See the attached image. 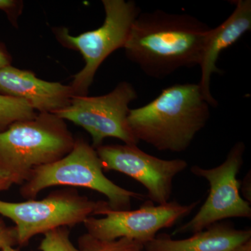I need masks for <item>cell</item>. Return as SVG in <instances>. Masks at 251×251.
Segmentation results:
<instances>
[{"label": "cell", "mask_w": 251, "mask_h": 251, "mask_svg": "<svg viewBox=\"0 0 251 251\" xmlns=\"http://www.w3.org/2000/svg\"><path fill=\"white\" fill-rule=\"evenodd\" d=\"M75 142L64 120L41 112L0 133V169L11 176L14 184H23L36 168L67 156Z\"/></svg>", "instance_id": "3"}, {"label": "cell", "mask_w": 251, "mask_h": 251, "mask_svg": "<svg viewBox=\"0 0 251 251\" xmlns=\"http://www.w3.org/2000/svg\"><path fill=\"white\" fill-rule=\"evenodd\" d=\"M231 2L235 6L232 14L208 33L199 66L201 78L198 84L204 99L212 107L217 106L218 102L211 94V80L213 74H221L217 67L220 54L251 30V0H235Z\"/></svg>", "instance_id": "11"}, {"label": "cell", "mask_w": 251, "mask_h": 251, "mask_svg": "<svg viewBox=\"0 0 251 251\" xmlns=\"http://www.w3.org/2000/svg\"><path fill=\"white\" fill-rule=\"evenodd\" d=\"M138 99V93L130 82H120L110 93L100 97L74 96L66 108L54 112L87 130L92 147L103 145L108 138L122 140L125 145H138L139 142L128 125L129 104Z\"/></svg>", "instance_id": "7"}, {"label": "cell", "mask_w": 251, "mask_h": 251, "mask_svg": "<svg viewBox=\"0 0 251 251\" xmlns=\"http://www.w3.org/2000/svg\"><path fill=\"white\" fill-rule=\"evenodd\" d=\"M210 117V105L199 84H176L151 102L130 109L128 125L138 142L158 151L182 152Z\"/></svg>", "instance_id": "2"}, {"label": "cell", "mask_w": 251, "mask_h": 251, "mask_svg": "<svg viewBox=\"0 0 251 251\" xmlns=\"http://www.w3.org/2000/svg\"><path fill=\"white\" fill-rule=\"evenodd\" d=\"M110 209L108 202L94 201L80 196L76 190L64 189L51 193L41 201L23 202L0 201V215L16 224L18 244L24 246L34 237L62 227L83 224L87 218L101 215Z\"/></svg>", "instance_id": "5"}, {"label": "cell", "mask_w": 251, "mask_h": 251, "mask_svg": "<svg viewBox=\"0 0 251 251\" xmlns=\"http://www.w3.org/2000/svg\"><path fill=\"white\" fill-rule=\"evenodd\" d=\"M251 172H249L241 183L240 188H242L243 195L245 198L244 200L250 204L251 202Z\"/></svg>", "instance_id": "19"}, {"label": "cell", "mask_w": 251, "mask_h": 251, "mask_svg": "<svg viewBox=\"0 0 251 251\" xmlns=\"http://www.w3.org/2000/svg\"><path fill=\"white\" fill-rule=\"evenodd\" d=\"M11 57L4 46L0 43V69L11 65Z\"/></svg>", "instance_id": "21"}, {"label": "cell", "mask_w": 251, "mask_h": 251, "mask_svg": "<svg viewBox=\"0 0 251 251\" xmlns=\"http://www.w3.org/2000/svg\"><path fill=\"white\" fill-rule=\"evenodd\" d=\"M0 94L24 99L34 110L50 113L66 108L75 96L71 86L41 80L11 65L0 69Z\"/></svg>", "instance_id": "12"}, {"label": "cell", "mask_w": 251, "mask_h": 251, "mask_svg": "<svg viewBox=\"0 0 251 251\" xmlns=\"http://www.w3.org/2000/svg\"><path fill=\"white\" fill-rule=\"evenodd\" d=\"M97 150L83 139L75 140L67 156L31 172L22 184L23 198L33 199L43 190L54 186L89 188L108 198L110 209L129 210L133 199L143 200L140 193L128 191L106 177Z\"/></svg>", "instance_id": "4"}, {"label": "cell", "mask_w": 251, "mask_h": 251, "mask_svg": "<svg viewBox=\"0 0 251 251\" xmlns=\"http://www.w3.org/2000/svg\"><path fill=\"white\" fill-rule=\"evenodd\" d=\"M245 144L237 142L230 149L224 163L211 169L198 166L191 173L209 183V196L191 221L178 227L173 234L202 231L211 225L229 218L251 219V204L241 196V182L237 179L244 163Z\"/></svg>", "instance_id": "8"}, {"label": "cell", "mask_w": 251, "mask_h": 251, "mask_svg": "<svg viewBox=\"0 0 251 251\" xmlns=\"http://www.w3.org/2000/svg\"><path fill=\"white\" fill-rule=\"evenodd\" d=\"M211 29L192 15L158 9L141 12L123 49L145 75L163 79L180 69L200 66Z\"/></svg>", "instance_id": "1"}, {"label": "cell", "mask_w": 251, "mask_h": 251, "mask_svg": "<svg viewBox=\"0 0 251 251\" xmlns=\"http://www.w3.org/2000/svg\"><path fill=\"white\" fill-rule=\"evenodd\" d=\"M14 184V180L11 176L0 169V191L8 189Z\"/></svg>", "instance_id": "20"}, {"label": "cell", "mask_w": 251, "mask_h": 251, "mask_svg": "<svg viewBox=\"0 0 251 251\" xmlns=\"http://www.w3.org/2000/svg\"><path fill=\"white\" fill-rule=\"evenodd\" d=\"M105 18L103 24L95 30L80 35L69 34L67 29L59 31L63 44L80 51L85 67L74 76L71 85L75 96H86L100 64L114 51L125 46L132 25L142 12L133 1L103 0Z\"/></svg>", "instance_id": "6"}, {"label": "cell", "mask_w": 251, "mask_h": 251, "mask_svg": "<svg viewBox=\"0 0 251 251\" xmlns=\"http://www.w3.org/2000/svg\"><path fill=\"white\" fill-rule=\"evenodd\" d=\"M1 251H18V250H16V249H14L13 247H9V246H8V247H5L3 248L2 249H1Z\"/></svg>", "instance_id": "23"}, {"label": "cell", "mask_w": 251, "mask_h": 251, "mask_svg": "<svg viewBox=\"0 0 251 251\" xmlns=\"http://www.w3.org/2000/svg\"><path fill=\"white\" fill-rule=\"evenodd\" d=\"M144 249L145 244L143 243L125 237L104 241L85 233L78 239V249L80 251H141Z\"/></svg>", "instance_id": "15"}, {"label": "cell", "mask_w": 251, "mask_h": 251, "mask_svg": "<svg viewBox=\"0 0 251 251\" xmlns=\"http://www.w3.org/2000/svg\"><path fill=\"white\" fill-rule=\"evenodd\" d=\"M145 251V250H143V251Z\"/></svg>", "instance_id": "24"}, {"label": "cell", "mask_w": 251, "mask_h": 251, "mask_svg": "<svg viewBox=\"0 0 251 251\" xmlns=\"http://www.w3.org/2000/svg\"><path fill=\"white\" fill-rule=\"evenodd\" d=\"M18 244L17 234L15 227H9L0 218V249L5 247H14Z\"/></svg>", "instance_id": "17"}, {"label": "cell", "mask_w": 251, "mask_h": 251, "mask_svg": "<svg viewBox=\"0 0 251 251\" xmlns=\"http://www.w3.org/2000/svg\"><path fill=\"white\" fill-rule=\"evenodd\" d=\"M96 150L103 171L119 172L136 180L148 191L149 201L158 205L170 202L173 179L188 167L184 159H161L138 145H101Z\"/></svg>", "instance_id": "10"}, {"label": "cell", "mask_w": 251, "mask_h": 251, "mask_svg": "<svg viewBox=\"0 0 251 251\" xmlns=\"http://www.w3.org/2000/svg\"><path fill=\"white\" fill-rule=\"evenodd\" d=\"M34 109L27 100L0 94V133L17 122L32 120Z\"/></svg>", "instance_id": "14"}, {"label": "cell", "mask_w": 251, "mask_h": 251, "mask_svg": "<svg viewBox=\"0 0 251 251\" xmlns=\"http://www.w3.org/2000/svg\"><path fill=\"white\" fill-rule=\"evenodd\" d=\"M44 235L39 248L41 251H80L71 241L67 227L52 229Z\"/></svg>", "instance_id": "16"}, {"label": "cell", "mask_w": 251, "mask_h": 251, "mask_svg": "<svg viewBox=\"0 0 251 251\" xmlns=\"http://www.w3.org/2000/svg\"><path fill=\"white\" fill-rule=\"evenodd\" d=\"M251 239V229H237L226 223H216L192 237L175 240L167 234L145 244L146 251H232Z\"/></svg>", "instance_id": "13"}, {"label": "cell", "mask_w": 251, "mask_h": 251, "mask_svg": "<svg viewBox=\"0 0 251 251\" xmlns=\"http://www.w3.org/2000/svg\"><path fill=\"white\" fill-rule=\"evenodd\" d=\"M232 251H251V239L247 242L238 246Z\"/></svg>", "instance_id": "22"}, {"label": "cell", "mask_w": 251, "mask_h": 251, "mask_svg": "<svg viewBox=\"0 0 251 251\" xmlns=\"http://www.w3.org/2000/svg\"><path fill=\"white\" fill-rule=\"evenodd\" d=\"M18 1H12V0H0V10L5 11L9 15V18H13L15 11L18 9Z\"/></svg>", "instance_id": "18"}, {"label": "cell", "mask_w": 251, "mask_h": 251, "mask_svg": "<svg viewBox=\"0 0 251 251\" xmlns=\"http://www.w3.org/2000/svg\"><path fill=\"white\" fill-rule=\"evenodd\" d=\"M200 201L181 204L172 201L155 205L150 201L136 210L115 211L108 209L102 212L101 219L93 216L84 221L87 233L104 241L128 238L146 244L156 237L161 229L170 228L192 212Z\"/></svg>", "instance_id": "9"}]
</instances>
